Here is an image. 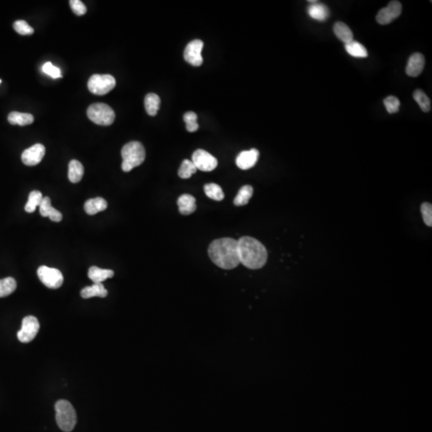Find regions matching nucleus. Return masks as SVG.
Listing matches in <instances>:
<instances>
[{
  "mask_svg": "<svg viewBox=\"0 0 432 432\" xmlns=\"http://www.w3.org/2000/svg\"><path fill=\"white\" fill-rule=\"evenodd\" d=\"M209 257L215 265L225 270H231L240 264L238 240L222 238L214 240L208 248Z\"/></svg>",
  "mask_w": 432,
  "mask_h": 432,
  "instance_id": "f257e3e1",
  "label": "nucleus"
},
{
  "mask_svg": "<svg viewBox=\"0 0 432 432\" xmlns=\"http://www.w3.org/2000/svg\"><path fill=\"white\" fill-rule=\"evenodd\" d=\"M240 262L249 269H259L265 265L268 258L267 249L259 240L243 236L238 240Z\"/></svg>",
  "mask_w": 432,
  "mask_h": 432,
  "instance_id": "f03ea898",
  "label": "nucleus"
},
{
  "mask_svg": "<svg viewBox=\"0 0 432 432\" xmlns=\"http://www.w3.org/2000/svg\"><path fill=\"white\" fill-rule=\"evenodd\" d=\"M121 155L123 158L122 169L125 172H129L144 163L146 158V151L141 143L132 141L123 146Z\"/></svg>",
  "mask_w": 432,
  "mask_h": 432,
  "instance_id": "7ed1b4c3",
  "label": "nucleus"
},
{
  "mask_svg": "<svg viewBox=\"0 0 432 432\" xmlns=\"http://www.w3.org/2000/svg\"><path fill=\"white\" fill-rule=\"evenodd\" d=\"M54 408L57 424L61 430L66 432L73 430L77 423V416L71 403L61 399L55 403Z\"/></svg>",
  "mask_w": 432,
  "mask_h": 432,
  "instance_id": "20e7f679",
  "label": "nucleus"
},
{
  "mask_svg": "<svg viewBox=\"0 0 432 432\" xmlns=\"http://www.w3.org/2000/svg\"><path fill=\"white\" fill-rule=\"evenodd\" d=\"M87 114L90 120L98 125H111L115 121V114L113 109L102 102L91 105Z\"/></svg>",
  "mask_w": 432,
  "mask_h": 432,
  "instance_id": "39448f33",
  "label": "nucleus"
},
{
  "mask_svg": "<svg viewBox=\"0 0 432 432\" xmlns=\"http://www.w3.org/2000/svg\"><path fill=\"white\" fill-rule=\"evenodd\" d=\"M116 81L111 75H92L88 80V89L93 94L103 96L115 88Z\"/></svg>",
  "mask_w": 432,
  "mask_h": 432,
  "instance_id": "423d86ee",
  "label": "nucleus"
},
{
  "mask_svg": "<svg viewBox=\"0 0 432 432\" xmlns=\"http://www.w3.org/2000/svg\"><path fill=\"white\" fill-rule=\"evenodd\" d=\"M38 276L40 281L50 289H57L63 284V276L62 272L56 268H51L47 266H41L38 269Z\"/></svg>",
  "mask_w": 432,
  "mask_h": 432,
  "instance_id": "0eeeda50",
  "label": "nucleus"
},
{
  "mask_svg": "<svg viewBox=\"0 0 432 432\" xmlns=\"http://www.w3.org/2000/svg\"><path fill=\"white\" fill-rule=\"evenodd\" d=\"M39 330L40 323L38 321L37 318L29 315L24 318L22 321L21 330L18 332L17 336L20 342L27 343L36 338Z\"/></svg>",
  "mask_w": 432,
  "mask_h": 432,
  "instance_id": "6e6552de",
  "label": "nucleus"
},
{
  "mask_svg": "<svg viewBox=\"0 0 432 432\" xmlns=\"http://www.w3.org/2000/svg\"><path fill=\"white\" fill-rule=\"evenodd\" d=\"M192 161L197 170L202 171H212L218 166L217 159L202 149H198L193 153Z\"/></svg>",
  "mask_w": 432,
  "mask_h": 432,
  "instance_id": "1a4fd4ad",
  "label": "nucleus"
},
{
  "mask_svg": "<svg viewBox=\"0 0 432 432\" xmlns=\"http://www.w3.org/2000/svg\"><path fill=\"white\" fill-rule=\"evenodd\" d=\"M203 48V41H201L200 40H192L187 45L184 50V59L192 66L199 67L203 62V57L201 54Z\"/></svg>",
  "mask_w": 432,
  "mask_h": 432,
  "instance_id": "9d476101",
  "label": "nucleus"
},
{
  "mask_svg": "<svg viewBox=\"0 0 432 432\" xmlns=\"http://www.w3.org/2000/svg\"><path fill=\"white\" fill-rule=\"evenodd\" d=\"M402 12V4L399 1H391L388 5L381 9L376 15V21L381 25H387L399 18Z\"/></svg>",
  "mask_w": 432,
  "mask_h": 432,
  "instance_id": "9b49d317",
  "label": "nucleus"
},
{
  "mask_svg": "<svg viewBox=\"0 0 432 432\" xmlns=\"http://www.w3.org/2000/svg\"><path fill=\"white\" fill-rule=\"evenodd\" d=\"M45 152L46 149L43 144H35L23 151L21 159L25 165H38L44 159Z\"/></svg>",
  "mask_w": 432,
  "mask_h": 432,
  "instance_id": "f8f14e48",
  "label": "nucleus"
},
{
  "mask_svg": "<svg viewBox=\"0 0 432 432\" xmlns=\"http://www.w3.org/2000/svg\"><path fill=\"white\" fill-rule=\"evenodd\" d=\"M259 156V150L256 149L243 150L242 152H240L236 158V165L238 166L240 169H250L256 164Z\"/></svg>",
  "mask_w": 432,
  "mask_h": 432,
  "instance_id": "ddd939ff",
  "label": "nucleus"
},
{
  "mask_svg": "<svg viewBox=\"0 0 432 432\" xmlns=\"http://www.w3.org/2000/svg\"><path fill=\"white\" fill-rule=\"evenodd\" d=\"M425 65V58L421 53H414L407 63L406 73L410 77H417L423 72Z\"/></svg>",
  "mask_w": 432,
  "mask_h": 432,
  "instance_id": "4468645a",
  "label": "nucleus"
},
{
  "mask_svg": "<svg viewBox=\"0 0 432 432\" xmlns=\"http://www.w3.org/2000/svg\"><path fill=\"white\" fill-rule=\"evenodd\" d=\"M40 212L44 217H49L53 222H60L63 219V215L60 211L51 206V201L49 197H44L40 205Z\"/></svg>",
  "mask_w": 432,
  "mask_h": 432,
  "instance_id": "2eb2a0df",
  "label": "nucleus"
},
{
  "mask_svg": "<svg viewBox=\"0 0 432 432\" xmlns=\"http://www.w3.org/2000/svg\"><path fill=\"white\" fill-rule=\"evenodd\" d=\"M307 12L311 19L318 21H325L330 15V11L328 6L317 1L307 6Z\"/></svg>",
  "mask_w": 432,
  "mask_h": 432,
  "instance_id": "dca6fc26",
  "label": "nucleus"
},
{
  "mask_svg": "<svg viewBox=\"0 0 432 432\" xmlns=\"http://www.w3.org/2000/svg\"><path fill=\"white\" fill-rule=\"evenodd\" d=\"M177 204L182 215H191L196 210V200L191 194H182L178 199Z\"/></svg>",
  "mask_w": 432,
  "mask_h": 432,
  "instance_id": "f3484780",
  "label": "nucleus"
},
{
  "mask_svg": "<svg viewBox=\"0 0 432 432\" xmlns=\"http://www.w3.org/2000/svg\"><path fill=\"white\" fill-rule=\"evenodd\" d=\"M107 208V202L104 198L101 197L90 198L86 201L84 204V210L86 213L89 215H94L96 214L103 211Z\"/></svg>",
  "mask_w": 432,
  "mask_h": 432,
  "instance_id": "a211bd4d",
  "label": "nucleus"
},
{
  "mask_svg": "<svg viewBox=\"0 0 432 432\" xmlns=\"http://www.w3.org/2000/svg\"><path fill=\"white\" fill-rule=\"evenodd\" d=\"M107 290L103 286L102 283L93 284V285L86 287L81 290L80 294L84 299H90L92 297H100L105 298L107 295Z\"/></svg>",
  "mask_w": 432,
  "mask_h": 432,
  "instance_id": "6ab92c4d",
  "label": "nucleus"
},
{
  "mask_svg": "<svg viewBox=\"0 0 432 432\" xmlns=\"http://www.w3.org/2000/svg\"><path fill=\"white\" fill-rule=\"evenodd\" d=\"M114 276L115 273L112 270L101 269L96 266L90 267V269L88 271V277L90 278V280H92L94 284L103 282Z\"/></svg>",
  "mask_w": 432,
  "mask_h": 432,
  "instance_id": "aec40b11",
  "label": "nucleus"
},
{
  "mask_svg": "<svg viewBox=\"0 0 432 432\" xmlns=\"http://www.w3.org/2000/svg\"><path fill=\"white\" fill-rule=\"evenodd\" d=\"M84 167L80 161L73 159L69 163L68 167V179L73 184L81 181L84 176Z\"/></svg>",
  "mask_w": 432,
  "mask_h": 432,
  "instance_id": "412c9836",
  "label": "nucleus"
},
{
  "mask_svg": "<svg viewBox=\"0 0 432 432\" xmlns=\"http://www.w3.org/2000/svg\"><path fill=\"white\" fill-rule=\"evenodd\" d=\"M9 123L12 125L26 126L32 124L34 122V116L29 113H20L12 111L8 115Z\"/></svg>",
  "mask_w": 432,
  "mask_h": 432,
  "instance_id": "4be33fe9",
  "label": "nucleus"
},
{
  "mask_svg": "<svg viewBox=\"0 0 432 432\" xmlns=\"http://www.w3.org/2000/svg\"><path fill=\"white\" fill-rule=\"evenodd\" d=\"M144 106L149 115L155 116L160 107V98L155 93H149L144 99Z\"/></svg>",
  "mask_w": 432,
  "mask_h": 432,
  "instance_id": "5701e85b",
  "label": "nucleus"
},
{
  "mask_svg": "<svg viewBox=\"0 0 432 432\" xmlns=\"http://www.w3.org/2000/svg\"><path fill=\"white\" fill-rule=\"evenodd\" d=\"M334 32L336 37L345 44L353 40V33L350 27L342 22H337L334 26Z\"/></svg>",
  "mask_w": 432,
  "mask_h": 432,
  "instance_id": "b1692460",
  "label": "nucleus"
},
{
  "mask_svg": "<svg viewBox=\"0 0 432 432\" xmlns=\"http://www.w3.org/2000/svg\"><path fill=\"white\" fill-rule=\"evenodd\" d=\"M345 49L350 55L355 58H366L368 56V50L365 47L355 40L345 44Z\"/></svg>",
  "mask_w": 432,
  "mask_h": 432,
  "instance_id": "393cba45",
  "label": "nucleus"
},
{
  "mask_svg": "<svg viewBox=\"0 0 432 432\" xmlns=\"http://www.w3.org/2000/svg\"><path fill=\"white\" fill-rule=\"evenodd\" d=\"M253 194V188L250 185H245L240 188V192L234 199V204L237 207H241L247 204Z\"/></svg>",
  "mask_w": 432,
  "mask_h": 432,
  "instance_id": "a878e982",
  "label": "nucleus"
},
{
  "mask_svg": "<svg viewBox=\"0 0 432 432\" xmlns=\"http://www.w3.org/2000/svg\"><path fill=\"white\" fill-rule=\"evenodd\" d=\"M17 283L12 277L0 280V298L8 296L16 290Z\"/></svg>",
  "mask_w": 432,
  "mask_h": 432,
  "instance_id": "bb28decb",
  "label": "nucleus"
},
{
  "mask_svg": "<svg viewBox=\"0 0 432 432\" xmlns=\"http://www.w3.org/2000/svg\"><path fill=\"white\" fill-rule=\"evenodd\" d=\"M43 194L40 191H32L28 196V201L25 206V211L28 213H33L37 207H40L42 202Z\"/></svg>",
  "mask_w": 432,
  "mask_h": 432,
  "instance_id": "cd10ccee",
  "label": "nucleus"
},
{
  "mask_svg": "<svg viewBox=\"0 0 432 432\" xmlns=\"http://www.w3.org/2000/svg\"><path fill=\"white\" fill-rule=\"evenodd\" d=\"M205 194L208 198L215 201H222L224 198V193L221 187L216 184H206L204 186Z\"/></svg>",
  "mask_w": 432,
  "mask_h": 432,
  "instance_id": "c85d7f7f",
  "label": "nucleus"
},
{
  "mask_svg": "<svg viewBox=\"0 0 432 432\" xmlns=\"http://www.w3.org/2000/svg\"><path fill=\"white\" fill-rule=\"evenodd\" d=\"M414 99L420 105V108L424 112H429L431 111V100L428 98L424 91L417 89L414 92Z\"/></svg>",
  "mask_w": 432,
  "mask_h": 432,
  "instance_id": "c756f323",
  "label": "nucleus"
},
{
  "mask_svg": "<svg viewBox=\"0 0 432 432\" xmlns=\"http://www.w3.org/2000/svg\"><path fill=\"white\" fill-rule=\"evenodd\" d=\"M196 171L197 168L194 166V163L189 159H185V160L183 161L180 169L178 171V174L182 179H189Z\"/></svg>",
  "mask_w": 432,
  "mask_h": 432,
  "instance_id": "7c9ffc66",
  "label": "nucleus"
},
{
  "mask_svg": "<svg viewBox=\"0 0 432 432\" xmlns=\"http://www.w3.org/2000/svg\"><path fill=\"white\" fill-rule=\"evenodd\" d=\"M197 119H198V116L194 111H188L184 114V120L186 123V128L188 132H194L198 129Z\"/></svg>",
  "mask_w": 432,
  "mask_h": 432,
  "instance_id": "2f4dec72",
  "label": "nucleus"
},
{
  "mask_svg": "<svg viewBox=\"0 0 432 432\" xmlns=\"http://www.w3.org/2000/svg\"><path fill=\"white\" fill-rule=\"evenodd\" d=\"M384 103L386 111H388L390 114H394V113L399 111L400 102H399V98H396L395 96H390L386 97L384 100Z\"/></svg>",
  "mask_w": 432,
  "mask_h": 432,
  "instance_id": "473e14b6",
  "label": "nucleus"
},
{
  "mask_svg": "<svg viewBox=\"0 0 432 432\" xmlns=\"http://www.w3.org/2000/svg\"><path fill=\"white\" fill-rule=\"evenodd\" d=\"M14 29L22 36H30L34 33V29L24 20H18L14 23Z\"/></svg>",
  "mask_w": 432,
  "mask_h": 432,
  "instance_id": "72a5a7b5",
  "label": "nucleus"
},
{
  "mask_svg": "<svg viewBox=\"0 0 432 432\" xmlns=\"http://www.w3.org/2000/svg\"><path fill=\"white\" fill-rule=\"evenodd\" d=\"M421 213L423 219L428 227L432 226V206L431 203H424L421 205Z\"/></svg>",
  "mask_w": 432,
  "mask_h": 432,
  "instance_id": "f704fd0d",
  "label": "nucleus"
},
{
  "mask_svg": "<svg viewBox=\"0 0 432 432\" xmlns=\"http://www.w3.org/2000/svg\"><path fill=\"white\" fill-rule=\"evenodd\" d=\"M42 70L44 73L50 75V77H52L53 79H58V78L62 77L61 71L59 70V68L53 66L52 63H50V62L45 63L43 66Z\"/></svg>",
  "mask_w": 432,
  "mask_h": 432,
  "instance_id": "c9c22d12",
  "label": "nucleus"
},
{
  "mask_svg": "<svg viewBox=\"0 0 432 432\" xmlns=\"http://www.w3.org/2000/svg\"><path fill=\"white\" fill-rule=\"evenodd\" d=\"M70 6H71L72 11L75 13V15H79V16L85 15L88 11L84 2L80 0H71Z\"/></svg>",
  "mask_w": 432,
  "mask_h": 432,
  "instance_id": "e433bc0d",
  "label": "nucleus"
},
{
  "mask_svg": "<svg viewBox=\"0 0 432 432\" xmlns=\"http://www.w3.org/2000/svg\"><path fill=\"white\" fill-rule=\"evenodd\" d=\"M1 82H2V81H1V80H0V84H1Z\"/></svg>",
  "mask_w": 432,
  "mask_h": 432,
  "instance_id": "4c0bfd02",
  "label": "nucleus"
}]
</instances>
